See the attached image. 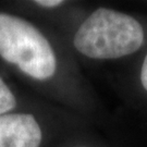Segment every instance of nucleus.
<instances>
[{"instance_id": "1", "label": "nucleus", "mask_w": 147, "mask_h": 147, "mask_svg": "<svg viewBox=\"0 0 147 147\" xmlns=\"http://www.w3.org/2000/svg\"><path fill=\"white\" fill-rule=\"evenodd\" d=\"M144 31L132 16L99 8L85 20L74 36V46L93 59H117L137 51Z\"/></svg>"}, {"instance_id": "2", "label": "nucleus", "mask_w": 147, "mask_h": 147, "mask_svg": "<svg viewBox=\"0 0 147 147\" xmlns=\"http://www.w3.org/2000/svg\"><path fill=\"white\" fill-rule=\"evenodd\" d=\"M0 57L35 80H47L56 72V56L47 38L31 22L0 12Z\"/></svg>"}, {"instance_id": "3", "label": "nucleus", "mask_w": 147, "mask_h": 147, "mask_svg": "<svg viewBox=\"0 0 147 147\" xmlns=\"http://www.w3.org/2000/svg\"><path fill=\"white\" fill-rule=\"evenodd\" d=\"M42 136L40 126L31 113L0 116V147H39Z\"/></svg>"}, {"instance_id": "4", "label": "nucleus", "mask_w": 147, "mask_h": 147, "mask_svg": "<svg viewBox=\"0 0 147 147\" xmlns=\"http://www.w3.org/2000/svg\"><path fill=\"white\" fill-rule=\"evenodd\" d=\"M18 106L16 95L10 86L0 76V116L11 113Z\"/></svg>"}, {"instance_id": "5", "label": "nucleus", "mask_w": 147, "mask_h": 147, "mask_svg": "<svg viewBox=\"0 0 147 147\" xmlns=\"http://www.w3.org/2000/svg\"><path fill=\"white\" fill-rule=\"evenodd\" d=\"M35 3L40 7H46V8H53L63 3V1L60 0H37L35 1Z\"/></svg>"}, {"instance_id": "6", "label": "nucleus", "mask_w": 147, "mask_h": 147, "mask_svg": "<svg viewBox=\"0 0 147 147\" xmlns=\"http://www.w3.org/2000/svg\"><path fill=\"white\" fill-rule=\"evenodd\" d=\"M141 80H142V84L144 88L147 90V55L145 57V60L143 62L142 65V72H141Z\"/></svg>"}]
</instances>
